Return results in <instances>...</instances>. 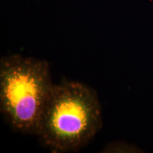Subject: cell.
<instances>
[{"instance_id": "cell-1", "label": "cell", "mask_w": 153, "mask_h": 153, "mask_svg": "<svg viewBox=\"0 0 153 153\" xmlns=\"http://www.w3.org/2000/svg\"><path fill=\"white\" fill-rule=\"evenodd\" d=\"M101 126V106L97 91L82 82L64 81L53 85L36 135L53 152H69L87 145Z\"/></svg>"}, {"instance_id": "cell-2", "label": "cell", "mask_w": 153, "mask_h": 153, "mask_svg": "<svg viewBox=\"0 0 153 153\" xmlns=\"http://www.w3.org/2000/svg\"><path fill=\"white\" fill-rule=\"evenodd\" d=\"M54 85L49 63L13 54L0 60V111L11 128L35 134Z\"/></svg>"}, {"instance_id": "cell-3", "label": "cell", "mask_w": 153, "mask_h": 153, "mask_svg": "<svg viewBox=\"0 0 153 153\" xmlns=\"http://www.w3.org/2000/svg\"><path fill=\"white\" fill-rule=\"evenodd\" d=\"M105 152H139L140 150L134 145L124 143L115 142L108 144L104 148Z\"/></svg>"}]
</instances>
